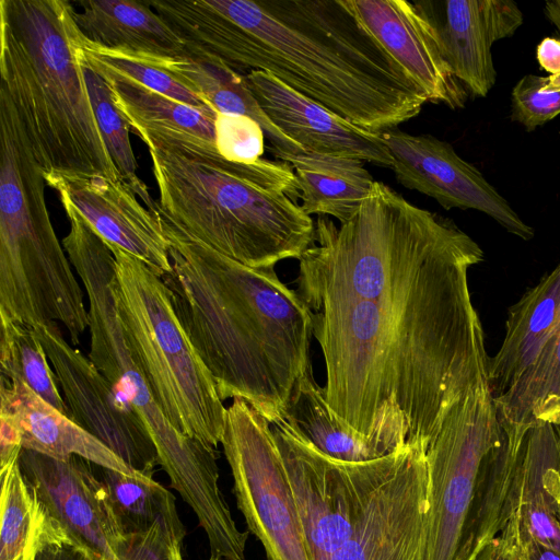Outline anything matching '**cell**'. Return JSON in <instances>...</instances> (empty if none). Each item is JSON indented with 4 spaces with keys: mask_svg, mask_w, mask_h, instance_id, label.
Wrapping results in <instances>:
<instances>
[{
    "mask_svg": "<svg viewBox=\"0 0 560 560\" xmlns=\"http://www.w3.org/2000/svg\"><path fill=\"white\" fill-rule=\"evenodd\" d=\"M482 259L451 219L382 182L348 220L316 219L295 283L324 357L326 400L384 455L428 450L452 407L488 381L468 284Z\"/></svg>",
    "mask_w": 560,
    "mask_h": 560,
    "instance_id": "obj_1",
    "label": "cell"
},
{
    "mask_svg": "<svg viewBox=\"0 0 560 560\" xmlns=\"http://www.w3.org/2000/svg\"><path fill=\"white\" fill-rule=\"evenodd\" d=\"M158 12L186 44L368 131L397 128L428 102L342 0H165Z\"/></svg>",
    "mask_w": 560,
    "mask_h": 560,
    "instance_id": "obj_2",
    "label": "cell"
},
{
    "mask_svg": "<svg viewBox=\"0 0 560 560\" xmlns=\"http://www.w3.org/2000/svg\"><path fill=\"white\" fill-rule=\"evenodd\" d=\"M161 222L172 266L162 280L220 398L244 399L269 423L282 418L312 369L306 305L275 267H248Z\"/></svg>",
    "mask_w": 560,
    "mask_h": 560,
    "instance_id": "obj_3",
    "label": "cell"
},
{
    "mask_svg": "<svg viewBox=\"0 0 560 560\" xmlns=\"http://www.w3.org/2000/svg\"><path fill=\"white\" fill-rule=\"evenodd\" d=\"M133 130L151 155L158 212L184 235L252 268L299 259L313 244L315 222L298 203V179L287 162H232L186 131Z\"/></svg>",
    "mask_w": 560,
    "mask_h": 560,
    "instance_id": "obj_4",
    "label": "cell"
},
{
    "mask_svg": "<svg viewBox=\"0 0 560 560\" xmlns=\"http://www.w3.org/2000/svg\"><path fill=\"white\" fill-rule=\"evenodd\" d=\"M65 0L0 1V77L45 176L122 180L97 127Z\"/></svg>",
    "mask_w": 560,
    "mask_h": 560,
    "instance_id": "obj_5",
    "label": "cell"
},
{
    "mask_svg": "<svg viewBox=\"0 0 560 560\" xmlns=\"http://www.w3.org/2000/svg\"><path fill=\"white\" fill-rule=\"evenodd\" d=\"M70 231L62 245L89 300V359L145 425L171 486L192 509L203 529L231 516L219 486L215 448L184 435L155 400L142 364L125 330L115 295V257L107 243L73 205L60 197Z\"/></svg>",
    "mask_w": 560,
    "mask_h": 560,
    "instance_id": "obj_6",
    "label": "cell"
},
{
    "mask_svg": "<svg viewBox=\"0 0 560 560\" xmlns=\"http://www.w3.org/2000/svg\"><path fill=\"white\" fill-rule=\"evenodd\" d=\"M107 245L116 261L121 320L156 402L177 431L215 448L226 408L177 317L168 288L142 260Z\"/></svg>",
    "mask_w": 560,
    "mask_h": 560,
    "instance_id": "obj_7",
    "label": "cell"
},
{
    "mask_svg": "<svg viewBox=\"0 0 560 560\" xmlns=\"http://www.w3.org/2000/svg\"><path fill=\"white\" fill-rule=\"evenodd\" d=\"M502 436L488 381L448 411L427 450L429 511L423 560H455L483 460Z\"/></svg>",
    "mask_w": 560,
    "mask_h": 560,
    "instance_id": "obj_8",
    "label": "cell"
},
{
    "mask_svg": "<svg viewBox=\"0 0 560 560\" xmlns=\"http://www.w3.org/2000/svg\"><path fill=\"white\" fill-rule=\"evenodd\" d=\"M302 522L311 560H330L350 538L395 452L366 462L332 458L284 419L270 422Z\"/></svg>",
    "mask_w": 560,
    "mask_h": 560,
    "instance_id": "obj_9",
    "label": "cell"
},
{
    "mask_svg": "<svg viewBox=\"0 0 560 560\" xmlns=\"http://www.w3.org/2000/svg\"><path fill=\"white\" fill-rule=\"evenodd\" d=\"M233 491L268 560H311L284 464L268 420L244 399L226 408L221 440Z\"/></svg>",
    "mask_w": 560,
    "mask_h": 560,
    "instance_id": "obj_10",
    "label": "cell"
},
{
    "mask_svg": "<svg viewBox=\"0 0 560 560\" xmlns=\"http://www.w3.org/2000/svg\"><path fill=\"white\" fill-rule=\"evenodd\" d=\"M33 328L58 378L69 418L136 472L153 477L159 455L132 407L117 394L89 357L70 346L56 322Z\"/></svg>",
    "mask_w": 560,
    "mask_h": 560,
    "instance_id": "obj_11",
    "label": "cell"
},
{
    "mask_svg": "<svg viewBox=\"0 0 560 560\" xmlns=\"http://www.w3.org/2000/svg\"><path fill=\"white\" fill-rule=\"evenodd\" d=\"M428 511L427 450L406 445L330 560H423Z\"/></svg>",
    "mask_w": 560,
    "mask_h": 560,
    "instance_id": "obj_12",
    "label": "cell"
},
{
    "mask_svg": "<svg viewBox=\"0 0 560 560\" xmlns=\"http://www.w3.org/2000/svg\"><path fill=\"white\" fill-rule=\"evenodd\" d=\"M392 158V170L404 187L435 199L444 209H474L486 213L524 241L534 237L499 191L453 147L432 135H410L397 128L381 132Z\"/></svg>",
    "mask_w": 560,
    "mask_h": 560,
    "instance_id": "obj_13",
    "label": "cell"
},
{
    "mask_svg": "<svg viewBox=\"0 0 560 560\" xmlns=\"http://www.w3.org/2000/svg\"><path fill=\"white\" fill-rule=\"evenodd\" d=\"M20 467L49 515L72 544L94 560H116L114 548L124 535L105 487L88 460H67L22 450Z\"/></svg>",
    "mask_w": 560,
    "mask_h": 560,
    "instance_id": "obj_14",
    "label": "cell"
},
{
    "mask_svg": "<svg viewBox=\"0 0 560 560\" xmlns=\"http://www.w3.org/2000/svg\"><path fill=\"white\" fill-rule=\"evenodd\" d=\"M358 23L387 51L427 101L452 109L468 97L453 74L428 13L407 0H342Z\"/></svg>",
    "mask_w": 560,
    "mask_h": 560,
    "instance_id": "obj_15",
    "label": "cell"
},
{
    "mask_svg": "<svg viewBox=\"0 0 560 560\" xmlns=\"http://www.w3.org/2000/svg\"><path fill=\"white\" fill-rule=\"evenodd\" d=\"M44 178L106 243L136 256L161 278L171 271L168 242L158 207L154 211L143 207L125 182L103 176Z\"/></svg>",
    "mask_w": 560,
    "mask_h": 560,
    "instance_id": "obj_16",
    "label": "cell"
},
{
    "mask_svg": "<svg viewBox=\"0 0 560 560\" xmlns=\"http://www.w3.org/2000/svg\"><path fill=\"white\" fill-rule=\"evenodd\" d=\"M439 34L445 59L468 94L485 97L497 72L491 48L512 36L524 18L512 0L420 1Z\"/></svg>",
    "mask_w": 560,
    "mask_h": 560,
    "instance_id": "obj_17",
    "label": "cell"
},
{
    "mask_svg": "<svg viewBox=\"0 0 560 560\" xmlns=\"http://www.w3.org/2000/svg\"><path fill=\"white\" fill-rule=\"evenodd\" d=\"M245 79L267 117L305 151L392 168L393 158L381 132L358 127L269 73L253 70Z\"/></svg>",
    "mask_w": 560,
    "mask_h": 560,
    "instance_id": "obj_18",
    "label": "cell"
},
{
    "mask_svg": "<svg viewBox=\"0 0 560 560\" xmlns=\"http://www.w3.org/2000/svg\"><path fill=\"white\" fill-rule=\"evenodd\" d=\"M0 416L18 429L24 450L67 460L79 456L108 469L136 476L120 457L27 385L0 377Z\"/></svg>",
    "mask_w": 560,
    "mask_h": 560,
    "instance_id": "obj_19",
    "label": "cell"
},
{
    "mask_svg": "<svg viewBox=\"0 0 560 560\" xmlns=\"http://www.w3.org/2000/svg\"><path fill=\"white\" fill-rule=\"evenodd\" d=\"M559 318L560 265L509 308L503 340L488 364V383L494 399L534 362Z\"/></svg>",
    "mask_w": 560,
    "mask_h": 560,
    "instance_id": "obj_20",
    "label": "cell"
},
{
    "mask_svg": "<svg viewBox=\"0 0 560 560\" xmlns=\"http://www.w3.org/2000/svg\"><path fill=\"white\" fill-rule=\"evenodd\" d=\"M79 5L75 23L98 47L143 57L189 55L186 43L145 1L85 0Z\"/></svg>",
    "mask_w": 560,
    "mask_h": 560,
    "instance_id": "obj_21",
    "label": "cell"
},
{
    "mask_svg": "<svg viewBox=\"0 0 560 560\" xmlns=\"http://www.w3.org/2000/svg\"><path fill=\"white\" fill-rule=\"evenodd\" d=\"M189 55L177 58L137 56L156 67L165 69L198 94L218 113L244 115L260 125L269 141V151L275 153H299L305 151L288 138L264 113L250 91L245 75L235 71L223 60L195 46L186 44ZM132 55V54H130Z\"/></svg>",
    "mask_w": 560,
    "mask_h": 560,
    "instance_id": "obj_22",
    "label": "cell"
},
{
    "mask_svg": "<svg viewBox=\"0 0 560 560\" xmlns=\"http://www.w3.org/2000/svg\"><path fill=\"white\" fill-rule=\"evenodd\" d=\"M293 170L301 192L302 210L311 215L348 220L369 195L374 179L364 162L308 151L275 153Z\"/></svg>",
    "mask_w": 560,
    "mask_h": 560,
    "instance_id": "obj_23",
    "label": "cell"
},
{
    "mask_svg": "<svg viewBox=\"0 0 560 560\" xmlns=\"http://www.w3.org/2000/svg\"><path fill=\"white\" fill-rule=\"evenodd\" d=\"M0 560H35L47 545L71 541L25 480L19 462L0 470Z\"/></svg>",
    "mask_w": 560,
    "mask_h": 560,
    "instance_id": "obj_24",
    "label": "cell"
},
{
    "mask_svg": "<svg viewBox=\"0 0 560 560\" xmlns=\"http://www.w3.org/2000/svg\"><path fill=\"white\" fill-rule=\"evenodd\" d=\"M494 402L502 424H560V318L534 362Z\"/></svg>",
    "mask_w": 560,
    "mask_h": 560,
    "instance_id": "obj_25",
    "label": "cell"
},
{
    "mask_svg": "<svg viewBox=\"0 0 560 560\" xmlns=\"http://www.w3.org/2000/svg\"><path fill=\"white\" fill-rule=\"evenodd\" d=\"M282 419L316 448L332 458L357 463L384 456L376 447L347 431L335 419L324 387L316 384L312 369L295 384Z\"/></svg>",
    "mask_w": 560,
    "mask_h": 560,
    "instance_id": "obj_26",
    "label": "cell"
},
{
    "mask_svg": "<svg viewBox=\"0 0 560 560\" xmlns=\"http://www.w3.org/2000/svg\"><path fill=\"white\" fill-rule=\"evenodd\" d=\"M98 478L122 534H141L164 527L185 538L186 529L175 497L152 476H132L100 467Z\"/></svg>",
    "mask_w": 560,
    "mask_h": 560,
    "instance_id": "obj_27",
    "label": "cell"
},
{
    "mask_svg": "<svg viewBox=\"0 0 560 560\" xmlns=\"http://www.w3.org/2000/svg\"><path fill=\"white\" fill-rule=\"evenodd\" d=\"M92 67L109 84L116 105L130 127H168L215 144L218 112L192 107L144 88L122 74Z\"/></svg>",
    "mask_w": 560,
    "mask_h": 560,
    "instance_id": "obj_28",
    "label": "cell"
},
{
    "mask_svg": "<svg viewBox=\"0 0 560 560\" xmlns=\"http://www.w3.org/2000/svg\"><path fill=\"white\" fill-rule=\"evenodd\" d=\"M1 376L24 383L46 402L69 417L58 378L34 328L0 315Z\"/></svg>",
    "mask_w": 560,
    "mask_h": 560,
    "instance_id": "obj_29",
    "label": "cell"
},
{
    "mask_svg": "<svg viewBox=\"0 0 560 560\" xmlns=\"http://www.w3.org/2000/svg\"><path fill=\"white\" fill-rule=\"evenodd\" d=\"M79 59L94 117L108 154L122 182L141 198L149 210L153 211L158 202L151 197L145 184L137 176V161L129 138V121L116 105L109 84L80 52Z\"/></svg>",
    "mask_w": 560,
    "mask_h": 560,
    "instance_id": "obj_30",
    "label": "cell"
},
{
    "mask_svg": "<svg viewBox=\"0 0 560 560\" xmlns=\"http://www.w3.org/2000/svg\"><path fill=\"white\" fill-rule=\"evenodd\" d=\"M80 52L92 66L122 74L144 88L192 107L217 112L175 75L137 56L98 47L84 36Z\"/></svg>",
    "mask_w": 560,
    "mask_h": 560,
    "instance_id": "obj_31",
    "label": "cell"
},
{
    "mask_svg": "<svg viewBox=\"0 0 560 560\" xmlns=\"http://www.w3.org/2000/svg\"><path fill=\"white\" fill-rule=\"evenodd\" d=\"M215 148L229 161L254 163L265 151V132L248 116L218 113L215 118Z\"/></svg>",
    "mask_w": 560,
    "mask_h": 560,
    "instance_id": "obj_32",
    "label": "cell"
},
{
    "mask_svg": "<svg viewBox=\"0 0 560 560\" xmlns=\"http://www.w3.org/2000/svg\"><path fill=\"white\" fill-rule=\"evenodd\" d=\"M560 114V91H545L539 75L527 74L513 88L511 118L532 131Z\"/></svg>",
    "mask_w": 560,
    "mask_h": 560,
    "instance_id": "obj_33",
    "label": "cell"
},
{
    "mask_svg": "<svg viewBox=\"0 0 560 560\" xmlns=\"http://www.w3.org/2000/svg\"><path fill=\"white\" fill-rule=\"evenodd\" d=\"M467 560H524L516 537L510 532L486 540Z\"/></svg>",
    "mask_w": 560,
    "mask_h": 560,
    "instance_id": "obj_34",
    "label": "cell"
},
{
    "mask_svg": "<svg viewBox=\"0 0 560 560\" xmlns=\"http://www.w3.org/2000/svg\"><path fill=\"white\" fill-rule=\"evenodd\" d=\"M23 450L21 435L13 422L0 416V470H3L20 459Z\"/></svg>",
    "mask_w": 560,
    "mask_h": 560,
    "instance_id": "obj_35",
    "label": "cell"
},
{
    "mask_svg": "<svg viewBox=\"0 0 560 560\" xmlns=\"http://www.w3.org/2000/svg\"><path fill=\"white\" fill-rule=\"evenodd\" d=\"M35 560H94L86 551L69 540H60L44 547Z\"/></svg>",
    "mask_w": 560,
    "mask_h": 560,
    "instance_id": "obj_36",
    "label": "cell"
},
{
    "mask_svg": "<svg viewBox=\"0 0 560 560\" xmlns=\"http://www.w3.org/2000/svg\"><path fill=\"white\" fill-rule=\"evenodd\" d=\"M539 66L551 74L560 73V40L546 37L537 46Z\"/></svg>",
    "mask_w": 560,
    "mask_h": 560,
    "instance_id": "obj_37",
    "label": "cell"
},
{
    "mask_svg": "<svg viewBox=\"0 0 560 560\" xmlns=\"http://www.w3.org/2000/svg\"><path fill=\"white\" fill-rule=\"evenodd\" d=\"M544 11L548 20L560 33V0L547 1Z\"/></svg>",
    "mask_w": 560,
    "mask_h": 560,
    "instance_id": "obj_38",
    "label": "cell"
},
{
    "mask_svg": "<svg viewBox=\"0 0 560 560\" xmlns=\"http://www.w3.org/2000/svg\"><path fill=\"white\" fill-rule=\"evenodd\" d=\"M539 82L545 91H560V73L539 77Z\"/></svg>",
    "mask_w": 560,
    "mask_h": 560,
    "instance_id": "obj_39",
    "label": "cell"
},
{
    "mask_svg": "<svg viewBox=\"0 0 560 560\" xmlns=\"http://www.w3.org/2000/svg\"><path fill=\"white\" fill-rule=\"evenodd\" d=\"M555 428H556V432H557V435H558L559 447H560V424L555 425Z\"/></svg>",
    "mask_w": 560,
    "mask_h": 560,
    "instance_id": "obj_40",
    "label": "cell"
},
{
    "mask_svg": "<svg viewBox=\"0 0 560 560\" xmlns=\"http://www.w3.org/2000/svg\"><path fill=\"white\" fill-rule=\"evenodd\" d=\"M209 560H226V559L210 556Z\"/></svg>",
    "mask_w": 560,
    "mask_h": 560,
    "instance_id": "obj_41",
    "label": "cell"
}]
</instances>
